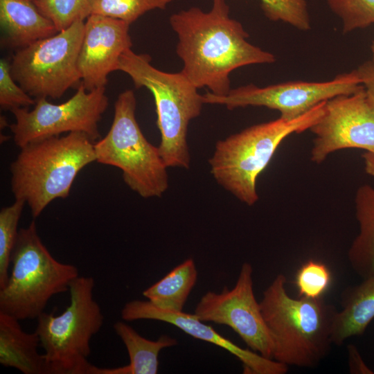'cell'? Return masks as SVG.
Here are the masks:
<instances>
[{"instance_id": "cell-28", "label": "cell", "mask_w": 374, "mask_h": 374, "mask_svg": "<svg viewBox=\"0 0 374 374\" xmlns=\"http://www.w3.org/2000/svg\"><path fill=\"white\" fill-rule=\"evenodd\" d=\"M35 99L27 93L14 80L10 62L0 60V105L3 109L12 110L35 105Z\"/></svg>"}, {"instance_id": "cell-26", "label": "cell", "mask_w": 374, "mask_h": 374, "mask_svg": "<svg viewBox=\"0 0 374 374\" xmlns=\"http://www.w3.org/2000/svg\"><path fill=\"white\" fill-rule=\"evenodd\" d=\"M331 280L330 271L325 264L309 260L300 267L296 274L298 296L321 298L329 288Z\"/></svg>"}, {"instance_id": "cell-20", "label": "cell", "mask_w": 374, "mask_h": 374, "mask_svg": "<svg viewBox=\"0 0 374 374\" xmlns=\"http://www.w3.org/2000/svg\"><path fill=\"white\" fill-rule=\"evenodd\" d=\"M355 217L359 232L352 242L348 259L353 271L362 278L374 273V188L358 187L355 196Z\"/></svg>"}, {"instance_id": "cell-12", "label": "cell", "mask_w": 374, "mask_h": 374, "mask_svg": "<svg viewBox=\"0 0 374 374\" xmlns=\"http://www.w3.org/2000/svg\"><path fill=\"white\" fill-rule=\"evenodd\" d=\"M193 314L203 322L230 327L250 350L273 359V343L254 294L253 267L250 263L242 264L231 289L224 286L219 293H205Z\"/></svg>"}, {"instance_id": "cell-22", "label": "cell", "mask_w": 374, "mask_h": 374, "mask_svg": "<svg viewBox=\"0 0 374 374\" xmlns=\"http://www.w3.org/2000/svg\"><path fill=\"white\" fill-rule=\"evenodd\" d=\"M173 0H89L91 15L122 20L131 24L145 12L165 9Z\"/></svg>"}, {"instance_id": "cell-11", "label": "cell", "mask_w": 374, "mask_h": 374, "mask_svg": "<svg viewBox=\"0 0 374 374\" xmlns=\"http://www.w3.org/2000/svg\"><path fill=\"white\" fill-rule=\"evenodd\" d=\"M357 69L325 82L289 81L258 87L254 84L231 89L225 96L211 92L202 95L204 104L223 105L229 109L247 106L265 107L280 112V117L296 118L318 104L337 96L350 95L364 89Z\"/></svg>"}, {"instance_id": "cell-5", "label": "cell", "mask_w": 374, "mask_h": 374, "mask_svg": "<svg viewBox=\"0 0 374 374\" xmlns=\"http://www.w3.org/2000/svg\"><path fill=\"white\" fill-rule=\"evenodd\" d=\"M117 70L127 74L136 88L146 87L153 95L161 134L158 149L166 166L188 168V126L204 104L198 89L181 71L157 69L149 55L136 53L132 48L121 55Z\"/></svg>"}, {"instance_id": "cell-17", "label": "cell", "mask_w": 374, "mask_h": 374, "mask_svg": "<svg viewBox=\"0 0 374 374\" xmlns=\"http://www.w3.org/2000/svg\"><path fill=\"white\" fill-rule=\"evenodd\" d=\"M19 321L0 312V364L24 374H47L38 334L24 331Z\"/></svg>"}, {"instance_id": "cell-32", "label": "cell", "mask_w": 374, "mask_h": 374, "mask_svg": "<svg viewBox=\"0 0 374 374\" xmlns=\"http://www.w3.org/2000/svg\"><path fill=\"white\" fill-rule=\"evenodd\" d=\"M371 50L372 57H373L372 62L374 63V41L372 42V44L371 46Z\"/></svg>"}, {"instance_id": "cell-21", "label": "cell", "mask_w": 374, "mask_h": 374, "mask_svg": "<svg viewBox=\"0 0 374 374\" xmlns=\"http://www.w3.org/2000/svg\"><path fill=\"white\" fill-rule=\"evenodd\" d=\"M197 280L193 258H188L161 280L143 292V295L157 308L174 312H183L184 306Z\"/></svg>"}, {"instance_id": "cell-2", "label": "cell", "mask_w": 374, "mask_h": 374, "mask_svg": "<svg viewBox=\"0 0 374 374\" xmlns=\"http://www.w3.org/2000/svg\"><path fill=\"white\" fill-rule=\"evenodd\" d=\"M278 274L259 302L273 343V359L287 366L314 368L330 352L337 310L323 299L292 297Z\"/></svg>"}, {"instance_id": "cell-4", "label": "cell", "mask_w": 374, "mask_h": 374, "mask_svg": "<svg viewBox=\"0 0 374 374\" xmlns=\"http://www.w3.org/2000/svg\"><path fill=\"white\" fill-rule=\"evenodd\" d=\"M326 101L292 120L277 119L250 126L215 145L209 159L211 173L216 181L240 202L253 206L258 200L256 180L282 141L301 133L323 116Z\"/></svg>"}, {"instance_id": "cell-16", "label": "cell", "mask_w": 374, "mask_h": 374, "mask_svg": "<svg viewBox=\"0 0 374 374\" xmlns=\"http://www.w3.org/2000/svg\"><path fill=\"white\" fill-rule=\"evenodd\" d=\"M0 25L1 46L17 50L58 32L33 0H0Z\"/></svg>"}, {"instance_id": "cell-15", "label": "cell", "mask_w": 374, "mask_h": 374, "mask_svg": "<svg viewBox=\"0 0 374 374\" xmlns=\"http://www.w3.org/2000/svg\"><path fill=\"white\" fill-rule=\"evenodd\" d=\"M121 314L125 321L148 319L166 322L179 328L193 338L221 347L242 362L245 373L285 374L288 371V366L283 364L236 345L218 333L211 326L204 323L194 314L163 310L148 300H132L126 303Z\"/></svg>"}, {"instance_id": "cell-8", "label": "cell", "mask_w": 374, "mask_h": 374, "mask_svg": "<svg viewBox=\"0 0 374 374\" xmlns=\"http://www.w3.org/2000/svg\"><path fill=\"white\" fill-rule=\"evenodd\" d=\"M133 91L121 93L111 127L94 143L96 161L122 170L124 182L143 198L161 197L168 188V168L158 147L145 137L135 116Z\"/></svg>"}, {"instance_id": "cell-31", "label": "cell", "mask_w": 374, "mask_h": 374, "mask_svg": "<svg viewBox=\"0 0 374 374\" xmlns=\"http://www.w3.org/2000/svg\"><path fill=\"white\" fill-rule=\"evenodd\" d=\"M365 172L374 177V151L365 152L362 155Z\"/></svg>"}, {"instance_id": "cell-3", "label": "cell", "mask_w": 374, "mask_h": 374, "mask_svg": "<svg viewBox=\"0 0 374 374\" xmlns=\"http://www.w3.org/2000/svg\"><path fill=\"white\" fill-rule=\"evenodd\" d=\"M20 149L10 168L11 188L33 217L53 200L66 198L78 173L96 160L93 141L82 132L49 137Z\"/></svg>"}, {"instance_id": "cell-1", "label": "cell", "mask_w": 374, "mask_h": 374, "mask_svg": "<svg viewBox=\"0 0 374 374\" xmlns=\"http://www.w3.org/2000/svg\"><path fill=\"white\" fill-rule=\"evenodd\" d=\"M170 23L178 37L181 71L197 89L207 87L215 96L230 91L233 70L276 60L272 53L247 41L242 25L230 17L226 0H213L208 12L192 7L174 13Z\"/></svg>"}, {"instance_id": "cell-13", "label": "cell", "mask_w": 374, "mask_h": 374, "mask_svg": "<svg viewBox=\"0 0 374 374\" xmlns=\"http://www.w3.org/2000/svg\"><path fill=\"white\" fill-rule=\"evenodd\" d=\"M309 130L314 135L310 160L317 164L343 149L374 151V112L364 89L326 101L323 116Z\"/></svg>"}, {"instance_id": "cell-27", "label": "cell", "mask_w": 374, "mask_h": 374, "mask_svg": "<svg viewBox=\"0 0 374 374\" xmlns=\"http://www.w3.org/2000/svg\"><path fill=\"white\" fill-rule=\"evenodd\" d=\"M265 15L271 20L281 21L300 30L310 28V19L305 0H260Z\"/></svg>"}, {"instance_id": "cell-7", "label": "cell", "mask_w": 374, "mask_h": 374, "mask_svg": "<svg viewBox=\"0 0 374 374\" xmlns=\"http://www.w3.org/2000/svg\"><path fill=\"white\" fill-rule=\"evenodd\" d=\"M91 276H78L69 287L70 303L62 313L41 314L36 332L43 348L47 374H92L90 341L104 323L93 296Z\"/></svg>"}, {"instance_id": "cell-30", "label": "cell", "mask_w": 374, "mask_h": 374, "mask_svg": "<svg viewBox=\"0 0 374 374\" xmlns=\"http://www.w3.org/2000/svg\"><path fill=\"white\" fill-rule=\"evenodd\" d=\"M349 372L353 374H373V371L365 363L357 348L353 344L347 346Z\"/></svg>"}, {"instance_id": "cell-29", "label": "cell", "mask_w": 374, "mask_h": 374, "mask_svg": "<svg viewBox=\"0 0 374 374\" xmlns=\"http://www.w3.org/2000/svg\"><path fill=\"white\" fill-rule=\"evenodd\" d=\"M357 73L364 86L366 100L374 112V63L367 61L359 65Z\"/></svg>"}, {"instance_id": "cell-14", "label": "cell", "mask_w": 374, "mask_h": 374, "mask_svg": "<svg viewBox=\"0 0 374 374\" xmlns=\"http://www.w3.org/2000/svg\"><path fill=\"white\" fill-rule=\"evenodd\" d=\"M129 28L127 23L112 17L87 18L78 66L87 91L105 87L108 75L117 70L121 55L132 46Z\"/></svg>"}, {"instance_id": "cell-10", "label": "cell", "mask_w": 374, "mask_h": 374, "mask_svg": "<svg viewBox=\"0 0 374 374\" xmlns=\"http://www.w3.org/2000/svg\"><path fill=\"white\" fill-rule=\"evenodd\" d=\"M108 105L105 87L87 91L81 82L76 93L63 103L39 98L30 111L26 107L12 109L16 122L10 128L19 148L64 132H82L94 141L100 137L98 122Z\"/></svg>"}, {"instance_id": "cell-6", "label": "cell", "mask_w": 374, "mask_h": 374, "mask_svg": "<svg viewBox=\"0 0 374 374\" xmlns=\"http://www.w3.org/2000/svg\"><path fill=\"white\" fill-rule=\"evenodd\" d=\"M12 269L0 289V312L19 320L34 319L49 300L68 292L78 268L57 260L42 242L35 221L19 230L11 255Z\"/></svg>"}, {"instance_id": "cell-9", "label": "cell", "mask_w": 374, "mask_h": 374, "mask_svg": "<svg viewBox=\"0 0 374 374\" xmlns=\"http://www.w3.org/2000/svg\"><path fill=\"white\" fill-rule=\"evenodd\" d=\"M84 21L17 50L10 62L14 80L33 98H60L82 82L78 66Z\"/></svg>"}, {"instance_id": "cell-19", "label": "cell", "mask_w": 374, "mask_h": 374, "mask_svg": "<svg viewBox=\"0 0 374 374\" xmlns=\"http://www.w3.org/2000/svg\"><path fill=\"white\" fill-rule=\"evenodd\" d=\"M113 327L126 347L130 364L109 368L95 366L93 374H156L161 350L178 344L175 338L166 335L155 341L148 339L125 321H116Z\"/></svg>"}, {"instance_id": "cell-25", "label": "cell", "mask_w": 374, "mask_h": 374, "mask_svg": "<svg viewBox=\"0 0 374 374\" xmlns=\"http://www.w3.org/2000/svg\"><path fill=\"white\" fill-rule=\"evenodd\" d=\"M325 1L340 19L344 33L374 24V0Z\"/></svg>"}, {"instance_id": "cell-18", "label": "cell", "mask_w": 374, "mask_h": 374, "mask_svg": "<svg viewBox=\"0 0 374 374\" xmlns=\"http://www.w3.org/2000/svg\"><path fill=\"white\" fill-rule=\"evenodd\" d=\"M362 279L341 294V310L332 329L333 344L341 346L349 338L363 335L374 319V273Z\"/></svg>"}, {"instance_id": "cell-23", "label": "cell", "mask_w": 374, "mask_h": 374, "mask_svg": "<svg viewBox=\"0 0 374 374\" xmlns=\"http://www.w3.org/2000/svg\"><path fill=\"white\" fill-rule=\"evenodd\" d=\"M25 204L15 199L0 211V289L6 285L9 277L11 255L19 233L17 226Z\"/></svg>"}, {"instance_id": "cell-24", "label": "cell", "mask_w": 374, "mask_h": 374, "mask_svg": "<svg viewBox=\"0 0 374 374\" xmlns=\"http://www.w3.org/2000/svg\"><path fill=\"white\" fill-rule=\"evenodd\" d=\"M39 11L61 31L91 15L89 0H33Z\"/></svg>"}]
</instances>
